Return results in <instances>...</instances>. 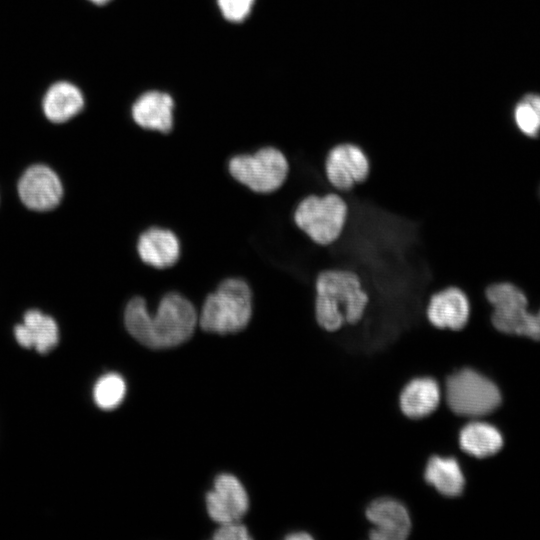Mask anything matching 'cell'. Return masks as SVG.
Segmentation results:
<instances>
[{"mask_svg":"<svg viewBox=\"0 0 540 540\" xmlns=\"http://www.w3.org/2000/svg\"><path fill=\"white\" fill-rule=\"evenodd\" d=\"M198 316L194 306L178 293L165 295L155 314L141 297L132 298L124 311L128 332L150 348L179 345L193 334Z\"/></svg>","mask_w":540,"mask_h":540,"instance_id":"cell-1","label":"cell"},{"mask_svg":"<svg viewBox=\"0 0 540 540\" xmlns=\"http://www.w3.org/2000/svg\"><path fill=\"white\" fill-rule=\"evenodd\" d=\"M314 316L326 332L359 324L369 304L360 275L348 268L322 270L315 278Z\"/></svg>","mask_w":540,"mask_h":540,"instance_id":"cell-2","label":"cell"},{"mask_svg":"<svg viewBox=\"0 0 540 540\" xmlns=\"http://www.w3.org/2000/svg\"><path fill=\"white\" fill-rule=\"evenodd\" d=\"M349 206L342 194L332 191L302 198L292 214L294 224L314 243L329 246L343 234Z\"/></svg>","mask_w":540,"mask_h":540,"instance_id":"cell-3","label":"cell"},{"mask_svg":"<svg viewBox=\"0 0 540 540\" xmlns=\"http://www.w3.org/2000/svg\"><path fill=\"white\" fill-rule=\"evenodd\" d=\"M252 314V293L237 278L226 279L206 298L199 322L203 330L220 334L242 330Z\"/></svg>","mask_w":540,"mask_h":540,"instance_id":"cell-4","label":"cell"},{"mask_svg":"<svg viewBox=\"0 0 540 540\" xmlns=\"http://www.w3.org/2000/svg\"><path fill=\"white\" fill-rule=\"evenodd\" d=\"M450 409L464 417H482L498 408L501 393L491 380L472 369H462L446 383Z\"/></svg>","mask_w":540,"mask_h":540,"instance_id":"cell-5","label":"cell"},{"mask_svg":"<svg viewBox=\"0 0 540 540\" xmlns=\"http://www.w3.org/2000/svg\"><path fill=\"white\" fill-rule=\"evenodd\" d=\"M231 175L258 193H272L287 181L290 164L276 147H264L253 155H238L229 162Z\"/></svg>","mask_w":540,"mask_h":540,"instance_id":"cell-6","label":"cell"},{"mask_svg":"<svg viewBox=\"0 0 540 540\" xmlns=\"http://www.w3.org/2000/svg\"><path fill=\"white\" fill-rule=\"evenodd\" d=\"M324 172L333 191L346 193L367 179L370 161L359 145L341 142L329 149L324 162Z\"/></svg>","mask_w":540,"mask_h":540,"instance_id":"cell-7","label":"cell"},{"mask_svg":"<svg viewBox=\"0 0 540 540\" xmlns=\"http://www.w3.org/2000/svg\"><path fill=\"white\" fill-rule=\"evenodd\" d=\"M17 191L21 202L28 209L42 212L59 204L63 196V185L52 168L36 163L22 173Z\"/></svg>","mask_w":540,"mask_h":540,"instance_id":"cell-8","label":"cell"},{"mask_svg":"<svg viewBox=\"0 0 540 540\" xmlns=\"http://www.w3.org/2000/svg\"><path fill=\"white\" fill-rule=\"evenodd\" d=\"M470 316V299L458 286L452 285L434 292L425 307L427 322L439 330L461 331L467 326Z\"/></svg>","mask_w":540,"mask_h":540,"instance_id":"cell-9","label":"cell"},{"mask_svg":"<svg viewBox=\"0 0 540 540\" xmlns=\"http://www.w3.org/2000/svg\"><path fill=\"white\" fill-rule=\"evenodd\" d=\"M209 516L219 524L238 522L248 511L249 498L241 482L233 475L221 474L214 489L206 495Z\"/></svg>","mask_w":540,"mask_h":540,"instance_id":"cell-10","label":"cell"},{"mask_svg":"<svg viewBox=\"0 0 540 540\" xmlns=\"http://www.w3.org/2000/svg\"><path fill=\"white\" fill-rule=\"evenodd\" d=\"M13 335L19 346L45 354L57 346L59 327L55 318L40 309H28L15 324Z\"/></svg>","mask_w":540,"mask_h":540,"instance_id":"cell-11","label":"cell"},{"mask_svg":"<svg viewBox=\"0 0 540 540\" xmlns=\"http://www.w3.org/2000/svg\"><path fill=\"white\" fill-rule=\"evenodd\" d=\"M367 519L374 528L370 532L373 540H404L411 530L407 509L398 501L382 498L373 501L366 510Z\"/></svg>","mask_w":540,"mask_h":540,"instance_id":"cell-12","label":"cell"},{"mask_svg":"<svg viewBox=\"0 0 540 540\" xmlns=\"http://www.w3.org/2000/svg\"><path fill=\"white\" fill-rule=\"evenodd\" d=\"M84 104V96L75 84L58 81L45 92L41 110L48 122L60 125L74 120L82 112Z\"/></svg>","mask_w":540,"mask_h":540,"instance_id":"cell-13","label":"cell"},{"mask_svg":"<svg viewBox=\"0 0 540 540\" xmlns=\"http://www.w3.org/2000/svg\"><path fill=\"white\" fill-rule=\"evenodd\" d=\"M173 109L174 102L169 94L153 90L136 99L131 114L142 128L168 133L173 127Z\"/></svg>","mask_w":540,"mask_h":540,"instance_id":"cell-14","label":"cell"},{"mask_svg":"<svg viewBox=\"0 0 540 540\" xmlns=\"http://www.w3.org/2000/svg\"><path fill=\"white\" fill-rule=\"evenodd\" d=\"M137 249L142 261L155 268L172 266L180 254V244L176 235L161 228H150L142 233Z\"/></svg>","mask_w":540,"mask_h":540,"instance_id":"cell-15","label":"cell"},{"mask_svg":"<svg viewBox=\"0 0 540 540\" xmlns=\"http://www.w3.org/2000/svg\"><path fill=\"white\" fill-rule=\"evenodd\" d=\"M440 388L432 378H416L410 381L400 394L402 412L410 418H423L439 405Z\"/></svg>","mask_w":540,"mask_h":540,"instance_id":"cell-16","label":"cell"},{"mask_svg":"<svg viewBox=\"0 0 540 540\" xmlns=\"http://www.w3.org/2000/svg\"><path fill=\"white\" fill-rule=\"evenodd\" d=\"M461 449L476 458L496 454L503 446V437L491 424L473 421L465 425L459 434Z\"/></svg>","mask_w":540,"mask_h":540,"instance_id":"cell-17","label":"cell"},{"mask_svg":"<svg viewBox=\"0 0 540 540\" xmlns=\"http://www.w3.org/2000/svg\"><path fill=\"white\" fill-rule=\"evenodd\" d=\"M425 479L439 493L455 497L463 492L465 478L454 458L434 456L427 463Z\"/></svg>","mask_w":540,"mask_h":540,"instance_id":"cell-18","label":"cell"},{"mask_svg":"<svg viewBox=\"0 0 540 540\" xmlns=\"http://www.w3.org/2000/svg\"><path fill=\"white\" fill-rule=\"evenodd\" d=\"M126 393L124 379L117 373H106L100 376L92 388L95 405L102 410H112L123 400Z\"/></svg>","mask_w":540,"mask_h":540,"instance_id":"cell-19","label":"cell"},{"mask_svg":"<svg viewBox=\"0 0 540 540\" xmlns=\"http://www.w3.org/2000/svg\"><path fill=\"white\" fill-rule=\"evenodd\" d=\"M514 120L518 129L526 136L535 138L540 134V117L535 109L522 98L515 106Z\"/></svg>","mask_w":540,"mask_h":540,"instance_id":"cell-20","label":"cell"},{"mask_svg":"<svg viewBox=\"0 0 540 540\" xmlns=\"http://www.w3.org/2000/svg\"><path fill=\"white\" fill-rule=\"evenodd\" d=\"M255 0H217L223 17L231 22L244 21L250 14Z\"/></svg>","mask_w":540,"mask_h":540,"instance_id":"cell-21","label":"cell"},{"mask_svg":"<svg viewBox=\"0 0 540 540\" xmlns=\"http://www.w3.org/2000/svg\"><path fill=\"white\" fill-rule=\"evenodd\" d=\"M215 540H250L248 530L238 522L221 524L213 535Z\"/></svg>","mask_w":540,"mask_h":540,"instance_id":"cell-22","label":"cell"},{"mask_svg":"<svg viewBox=\"0 0 540 540\" xmlns=\"http://www.w3.org/2000/svg\"><path fill=\"white\" fill-rule=\"evenodd\" d=\"M537 112L540 117V95L539 94H527L523 97Z\"/></svg>","mask_w":540,"mask_h":540,"instance_id":"cell-23","label":"cell"},{"mask_svg":"<svg viewBox=\"0 0 540 540\" xmlns=\"http://www.w3.org/2000/svg\"><path fill=\"white\" fill-rule=\"evenodd\" d=\"M534 334L532 340L540 341V309L534 313Z\"/></svg>","mask_w":540,"mask_h":540,"instance_id":"cell-24","label":"cell"},{"mask_svg":"<svg viewBox=\"0 0 540 540\" xmlns=\"http://www.w3.org/2000/svg\"><path fill=\"white\" fill-rule=\"evenodd\" d=\"M312 536L306 532H294L286 537L288 540H309Z\"/></svg>","mask_w":540,"mask_h":540,"instance_id":"cell-25","label":"cell"},{"mask_svg":"<svg viewBox=\"0 0 540 540\" xmlns=\"http://www.w3.org/2000/svg\"><path fill=\"white\" fill-rule=\"evenodd\" d=\"M88 1L95 5H105L109 3L111 0H88Z\"/></svg>","mask_w":540,"mask_h":540,"instance_id":"cell-26","label":"cell"}]
</instances>
